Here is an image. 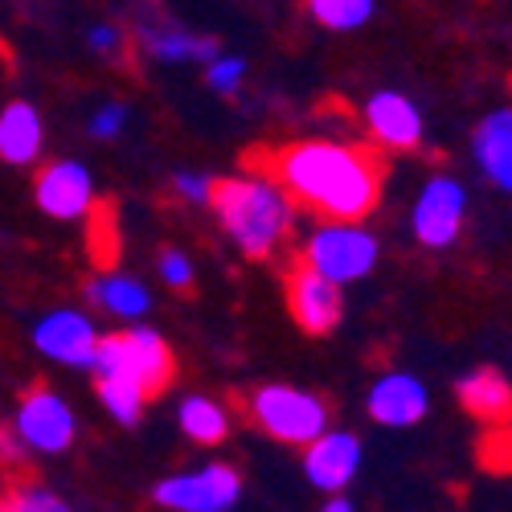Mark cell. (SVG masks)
I'll use <instances>...</instances> for the list:
<instances>
[{"label":"cell","instance_id":"6da1fadb","mask_svg":"<svg viewBox=\"0 0 512 512\" xmlns=\"http://www.w3.org/2000/svg\"><path fill=\"white\" fill-rule=\"evenodd\" d=\"M242 164L246 173L275 181L287 201L316 213L328 226H357L361 218H369L381 197V177H386L381 152L332 140L250 148Z\"/></svg>","mask_w":512,"mask_h":512},{"label":"cell","instance_id":"7a4b0ae2","mask_svg":"<svg viewBox=\"0 0 512 512\" xmlns=\"http://www.w3.org/2000/svg\"><path fill=\"white\" fill-rule=\"evenodd\" d=\"M209 205L250 259H267V254L275 250V242L291 226L287 193L275 181L259 177V173H246V177H234V181H213Z\"/></svg>","mask_w":512,"mask_h":512},{"label":"cell","instance_id":"3957f363","mask_svg":"<svg viewBox=\"0 0 512 512\" xmlns=\"http://www.w3.org/2000/svg\"><path fill=\"white\" fill-rule=\"evenodd\" d=\"M91 369H95V381L127 386L148 402L160 390H168V381L177 373V361H173V349H168L152 328H127L115 336H99Z\"/></svg>","mask_w":512,"mask_h":512},{"label":"cell","instance_id":"277c9868","mask_svg":"<svg viewBox=\"0 0 512 512\" xmlns=\"http://www.w3.org/2000/svg\"><path fill=\"white\" fill-rule=\"evenodd\" d=\"M250 418L279 443L308 447L328 431V402L295 386H259L246 402Z\"/></svg>","mask_w":512,"mask_h":512},{"label":"cell","instance_id":"5b68a950","mask_svg":"<svg viewBox=\"0 0 512 512\" xmlns=\"http://www.w3.org/2000/svg\"><path fill=\"white\" fill-rule=\"evenodd\" d=\"M242 496V476L230 463H205L197 472H177L156 484L152 500L168 512H230Z\"/></svg>","mask_w":512,"mask_h":512},{"label":"cell","instance_id":"8992f818","mask_svg":"<svg viewBox=\"0 0 512 512\" xmlns=\"http://www.w3.org/2000/svg\"><path fill=\"white\" fill-rule=\"evenodd\" d=\"M17 439L25 443V451L37 455H62L74 443V410L66 406L62 394H54L50 386H33L21 406H17V422H13Z\"/></svg>","mask_w":512,"mask_h":512},{"label":"cell","instance_id":"52a82bcc","mask_svg":"<svg viewBox=\"0 0 512 512\" xmlns=\"http://www.w3.org/2000/svg\"><path fill=\"white\" fill-rule=\"evenodd\" d=\"M373 259H377V242L357 226H324L304 250V263L332 283H349V279L369 275Z\"/></svg>","mask_w":512,"mask_h":512},{"label":"cell","instance_id":"ba28073f","mask_svg":"<svg viewBox=\"0 0 512 512\" xmlns=\"http://www.w3.org/2000/svg\"><path fill=\"white\" fill-rule=\"evenodd\" d=\"M287 308H291L295 324L312 336L332 332L340 312H345L336 283L324 279L320 271H312L304 259H295V267H287Z\"/></svg>","mask_w":512,"mask_h":512},{"label":"cell","instance_id":"9c48e42d","mask_svg":"<svg viewBox=\"0 0 512 512\" xmlns=\"http://www.w3.org/2000/svg\"><path fill=\"white\" fill-rule=\"evenodd\" d=\"M361 467V439L349 431H324L308 443L304 455V476L320 492H345Z\"/></svg>","mask_w":512,"mask_h":512},{"label":"cell","instance_id":"30bf717a","mask_svg":"<svg viewBox=\"0 0 512 512\" xmlns=\"http://www.w3.org/2000/svg\"><path fill=\"white\" fill-rule=\"evenodd\" d=\"M33 340H37V349L46 353V357H54L62 365H87V369H91L95 349H99L95 324L87 316H78V312H54V316H46V320L37 324Z\"/></svg>","mask_w":512,"mask_h":512},{"label":"cell","instance_id":"8fae6325","mask_svg":"<svg viewBox=\"0 0 512 512\" xmlns=\"http://www.w3.org/2000/svg\"><path fill=\"white\" fill-rule=\"evenodd\" d=\"M463 222V189L447 177L431 181L422 189L418 205H414V234L422 246H447L455 242Z\"/></svg>","mask_w":512,"mask_h":512},{"label":"cell","instance_id":"7c38bea8","mask_svg":"<svg viewBox=\"0 0 512 512\" xmlns=\"http://www.w3.org/2000/svg\"><path fill=\"white\" fill-rule=\"evenodd\" d=\"M37 205L46 213H54V218H87L91 205H95L87 168L74 164V160L41 168V177H37Z\"/></svg>","mask_w":512,"mask_h":512},{"label":"cell","instance_id":"4fadbf2b","mask_svg":"<svg viewBox=\"0 0 512 512\" xmlns=\"http://www.w3.org/2000/svg\"><path fill=\"white\" fill-rule=\"evenodd\" d=\"M369 414H373V422L394 426V431L414 426L426 414V386L418 377H410V373L377 377L373 390H369Z\"/></svg>","mask_w":512,"mask_h":512},{"label":"cell","instance_id":"5bb4252c","mask_svg":"<svg viewBox=\"0 0 512 512\" xmlns=\"http://www.w3.org/2000/svg\"><path fill=\"white\" fill-rule=\"evenodd\" d=\"M369 132L381 148H414L422 140V119H418V107L402 95H373L369 99Z\"/></svg>","mask_w":512,"mask_h":512},{"label":"cell","instance_id":"9a60e30c","mask_svg":"<svg viewBox=\"0 0 512 512\" xmlns=\"http://www.w3.org/2000/svg\"><path fill=\"white\" fill-rule=\"evenodd\" d=\"M455 394H459L463 410L476 414L480 422H496V426L512 422V386L496 369H476V373L459 377Z\"/></svg>","mask_w":512,"mask_h":512},{"label":"cell","instance_id":"2e32d148","mask_svg":"<svg viewBox=\"0 0 512 512\" xmlns=\"http://www.w3.org/2000/svg\"><path fill=\"white\" fill-rule=\"evenodd\" d=\"M41 152V119L29 103H9L0 115V160L29 164Z\"/></svg>","mask_w":512,"mask_h":512},{"label":"cell","instance_id":"e0dca14e","mask_svg":"<svg viewBox=\"0 0 512 512\" xmlns=\"http://www.w3.org/2000/svg\"><path fill=\"white\" fill-rule=\"evenodd\" d=\"M476 156L496 185L512 189V111H496L492 119H484L476 132Z\"/></svg>","mask_w":512,"mask_h":512},{"label":"cell","instance_id":"ac0fdd59","mask_svg":"<svg viewBox=\"0 0 512 512\" xmlns=\"http://www.w3.org/2000/svg\"><path fill=\"white\" fill-rule=\"evenodd\" d=\"M177 418H181V431L201 447H218L230 435V414L213 398H185Z\"/></svg>","mask_w":512,"mask_h":512},{"label":"cell","instance_id":"d6986e66","mask_svg":"<svg viewBox=\"0 0 512 512\" xmlns=\"http://www.w3.org/2000/svg\"><path fill=\"white\" fill-rule=\"evenodd\" d=\"M91 300H95L103 312H111V316L136 320V316H144V312H148L152 295H148V291H144L136 279H123V275H103V279H95V283H91Z\"/></svg>","mask_w":512,"mask_h":512},{"label":"cell","instance_id":"ffe728a7","mask_svg":"<svg viewBox=\"0 0 512 512\" xmlns=\"http://www.w3.org/2000/svg\"><path fill=\"white\" fill-rule=\"evenodd\" d=\"M308 9H312V17L320 25L345 33V29H357V25L369 21L373 0H308Z\"/></svg>","mask_w":512,"mask_h":512},{"label":"cell","instance_id":"44dd1931","mask_svg":"<svg viewBox=\"0 0 512 512\" xmlns=\"http://www.w3.org/2000/svg\"><path fill=\"white\" fill-rule=\"evenodd\" d=\"M148 46H152V54H160V58H201V62H209L213 58V41H205V37H189V33H148Z\"/></svg>","mask_w":512,"mask_h":512},{"label":"cell","instance_id":"7402d4cb","mask_svg":"<svg viewBox=\"0 0 512 512\" xmlns=\"http://www.w3.org/2000/svg\"><path fill=\"white\" fill-rule=\"evenodd\" d=\"M5 512H74L58 492L41 488V484H21L9 500H5Z\"/></svg>","mask_w":512,"mask_h":512},{"label":"cell","instance_id":"603a6c76","mask_svg":"<svg viewBox=\"0 0 512 512\" xmlns=\"http://www.w3.org/2000/svg\"><path fill=\"white\" fill-rule=\"evenodd\" d=\"M160 275L173 283V287H189L193 283V267H189V259L185 254H177V250H164V259H160Z\"/></svg>","mask_w":512,"mask_h":512},{"label":"cell","instance_id":"cb8c5ba5","mask_svg":"<svg viewBox=\"0 0 512 512\" xmlns=\"http://www.w3.org/2000/svg\"><path fill=\"white\" fill-rule=\"evenodd\" d=\"M238 82H242V62H238V58H222V62H213V66H209V87L234 91Z\"/></svg>","mask_w":512,"mask_h":512},{"label":"cell","instance_id":"d4e9b609","mask_svg":"<svg viewBox=\"0 0 512 512\" xmlns=\"http://www.w3.org/2000/svg\"><path fill=\"white\" fill-rule=\"evenodd\" d=\"M177 189L185 193V197H193V201H209V189H213V181L209 177H177Z\"/></svg>","mask_w":512,"mask_h":512},{"label":"cell","instance_id":"484cf974","mask_svg":"<svg viewBox=\"0 0 512 512\" xmlns=\"http://www.w3.org/2000/svg\"><path fill=\"white\" fill-rule=\"evenodd\" d=\"M21 455H25V443L17 439L13 426H5V431H0V459H5V463H17Z\"/></svg>","mask_w":512,"mask_h":512},{"label":"cell","instance_id":"4316f807","mask_svg":"<svg viewBox=\"0 0 512 512\" xmlns=\"http://www.w3.org/2000/svg\"><path fill=\"white\" fill-rule=\"evenodd\" d=\"M119 123H123V107H107L95 115V136H115L119 132Z\"/></svg>","mask_w":512,"mask_h":512},{"label":"cell","instance_id":"83f0119b","mask_svg":"<svg viewBox=\"0 0 512 512\" xmlns=\"http://www.w3.org/2000/svg\"><path fill=\"white\" fill-rule=\"evenodd\" d=\"M91 46H95V50H115V46H119V33H115V29H95V33H91Z\"/></svg>","mask_w":512,"mask_h":512},{"label":"cell","instance_id":"f1b7e54d","mask_svg":"<svg viewBox=\"0 0 512 512\" xmlns=\"http://www.w3.org/2000/svg\"><path fill=\"white\" fill-rule=\"evenodd\" d=\"M320 512H357V508H353V500H349V496H340V492H332V496L324 500V508H320Z\"/></svg>","mask_w":512,"mask_h":512},{"label":"cell","instance_id":"f546056e","mask_svg":"<svg viewBox=\"0 0 512 512\" xmlns=\"http://www.w3.org/2000/svg\"><path fill=\"white\" fill-rule=\"evenodd\" d=\"M0 512H5V500H0Z\"/></svg>","mask_w":512,"mask_h":512}]
</instances>
